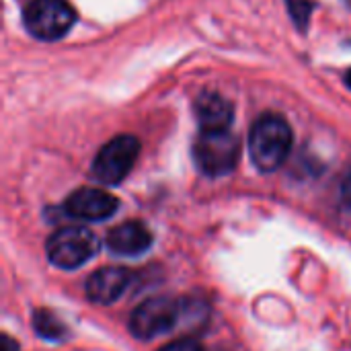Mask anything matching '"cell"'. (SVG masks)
I'll return each instance as SVG.
<instances>
[{"mask_svg":"<svg viewBox=\"0 0 351 351\" xmlns=\"http://www.w3.org/2000/svg\"><path fill=\"white\" fill-rule=\"evenodd\" d=\"M292 128L282 115H261L249 134V154L253 165L263 173L280 169L292 150Z\"/></svg>","mask_w":351,"mask_h":351,"instance_id":"6da1fadb","label":"cell"},{"mask_svg":"<svg viewBox=\"0 0 351 351\" xmlns=\"http://www.w3.org/2000/svg\"><path fill=\"white\" fill-rule=\"evenodd\" d=\"M193 158L208 177L228 175L241 158V140L230 130L199 132L193 144Z\"/></svg>","mask_w":351,"mask_h":351,"instance_id":"7a4b0ae2","label":"cell"},{"mask_svg":"<svg viewBox=\"0 0 351 351\" xmlns=\"http://www.w3.org/2000/svg\"><path fill=\"white\" fill-rule=\"evenodd\" d=\"M47 259L60 269H76L90 261L99 251L97 237L82 226H64L45 243Z\"/></svg>","mask_w":351,"mask_h":351,"instance_id":"3957f363","label":"cell"},{"mask_svg":"<svg viewBox=\"0 0 351 351\" xmlns=\"http://www.w3.org/2000/svg\"><path fill=\"white\" fill-rule=\"evenodd\" d=\"M27 31L41 41L64 37L76 23V12L66 0H31L23 10Z\"/></svg>","mask_w":351,"mask_h":351,"instance_id":"277c9868","label":"cell"},{"mask_svg":"<svg viewBox=\"0 0 351 351\" xmlns=\"http://www.w3.org/2000/svg\"><path fill=\"white\" fill-rule=\"evenodd\" d=\"M138 154H140L138 138L128 136V134L117 136V138L109 140L97 152V156L93 160L90 175L103 185H117L130 175Z\"/></svg>","mask_w":351,"mask_h":351,"instance_id":"5b68a950","label":"cell"},{"mask_svg":"<svg viewBox=\"0 0 351 351\" xmlns=\"http://www.w3.org/2000/svg\"><path fill=\"white\" fill-rule=\"evenodd\" d=\"M181 317V306L167 296H156L142 302L130 317V331L134 337L148 341L169 333Z\"/></svg>","mask_w":351,"mask_h":351,"instance_id":"8992f818","label":"cell"},{"mask_svg":"<svg viewBox=\"0 0 351 351\" xmlns=\"http://www.w3.org/2000/svg\"><path fill=\"white\" fill-rule=\"evenodd\" d=\"M117 197L99 187H80L72 191L64 204V212L76 220H105L117 212Z\"/></svg>","mask_w":351,"mask_h":351,"instance_id":"52a82bcc","label":"cell"},{"mask_svg":"<svg viewBox=\"0 0 351 351\" xmlns=\"http://www.w3.org/2000/svg\"><path fill=\"white\" fill-rule=\"evenodd\" d=\"M130 284L125 267H103L86 280V296L95 304H113Z\"/></svg>","mask_w":351,"mask_h":351,"instance_id":"ba28073f","label":"cell"},{"mask_svg":"<svg viewBox=\"0 0 351 351\" xmlns=\"http://www.w3.org/2000/svg\"><path fill=\"white\" fill-rule=\"evenodd\" d=\"M152 245V232L142 224V222H123L109 230L107 234V247L115 255L132 257V255H142L148 251Z\"/></svg>","mask_w":351,"mask_h":351,"instance_id":"9c48e42d","label":"cell"},{"mask_svg":"<svg viewBox=\"0 0 351 351\" xmlns=\"http://www.w3.org/2000/svg\"><path fill=\"white\" fill-rule=\"evenodd\" d=\"M195 115L202 132L230 130L232 105L218 93H202L195 99Z\"/></svg>","mask_w":351,"mask_h":351,"instance_id":"30bf717a","label":"cell"},{"mask_svg":"<svg viewBox=\"0 0 351 351\" xmlns=\"http://www.w3.org/2000/svg\"><path fill=\"white\" fill-rule=\"evenodd\" d=\"M33 329L37 331V335L41 339H47V341H60L66 337V327L64 323L49 311L45 308H39L33 313Z\"/></svg>","mask_w":351,"mask_h":351,"instance_id":"8fae6325","label":"cell"},{"mask_svg":"<svg viewBox=\"0 0 351 351\" xmlns=\"http://www.w3.org/2000/svg\"><path fill=\"white\" fill-rule=\"evenodd\" d=\"M288 8H290L292 21L304 31L308 27V21H311L313 2H308V0H288Z\"/></svg>","mask_w":351,"mask_h":351,"instance_id":"7c38bea8","label":"cell"},{"mask_svg":"<svg viewBox=\"0 0 351 351\" xmlns=\"http://www.w3.org/2000/svg\"><path fill=\"white\" fill-rule=\"evenodd\" d=\"M158 351H204L202 343L191 339V337H185V339H177V341H171L169 346L160 348Z\"/></svg>","mask_w":351,"mask_h":351,"instance_id":"4fadbf2b","label":"cell"},{"mask_svg":"<svg viewBox=\"0 0 351 351\" xmlns=\"http://www.w3.org/2000/svg\"><path fill=\"white\" fill-rule=\"evenodd\" d=\"M339 197H341V204L346 210L351 212V171L343 177L341 181V187H339Z\"/></svg>","mask_w":351,"mask_h":351,"instance_id":"5bb4252c","label":"cell"},{"mask_svg":"<svg viewBox=\"0 0 351 351\" xmlns=\"http://www.w3.org/2000/svg\"><path fill=\"white\" fill-rule=\"evenodd\" d=\"M2 351H19V346L8 335H4L2 337Z\"/></svg>","mask_w":351,"mask_h":351,"instance_id":"9a60e30c","label":"cell"},{"mask_svg":"<svg viewBox=\"0 0 351 351\" xmlns=\"http://www.w3.org/2000/svg\"><path fill=\"white\" fill-rule=\"evenodd\" d=\"M346 82H348V86H350V88H351V70H350V72H348V74H346Z\"/></svg>","mask_w":351,"mask_h":351,"instance_id":"2e32d148","label":"cell"}]
</instances>
